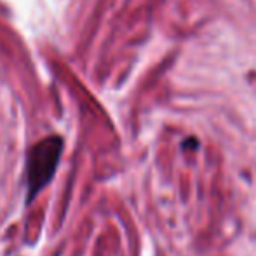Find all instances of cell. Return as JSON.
Returning a JSON list of instances; mask_svg holds the SVG:
<instances>
[{
  "label": "cell",
  "instance_id": "cell-1",
  "mask_svg": "<svg viewBox=\"0 0 256 256\" xmlns=\"http://www.w3.org/2000/svg\"><path fill=\"white\" fill-rule=\"evenodd\" d=\"M63 154V138L48 136L35 143L26 155V204L52 182Z\"/></svg>",
  "mask_w": 256,
  "mask_h": 256
}]
</instances>
